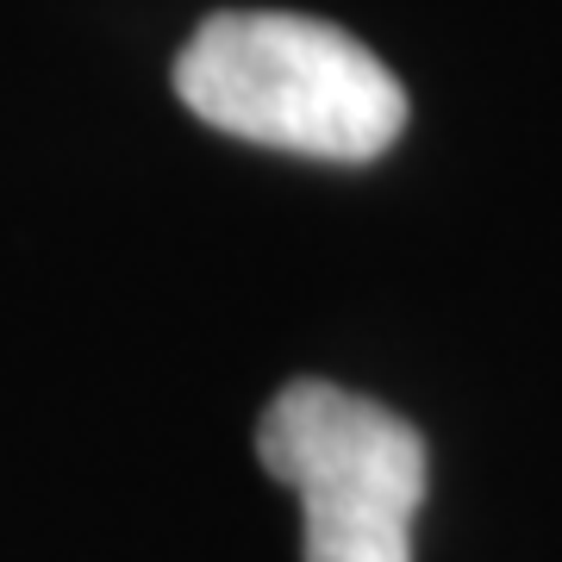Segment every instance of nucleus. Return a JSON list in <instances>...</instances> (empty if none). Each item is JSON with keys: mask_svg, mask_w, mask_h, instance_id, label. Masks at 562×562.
Wrapping results in <instances>:
<instances>
[{"mask_svg": "<svg viewBox=\"0 0 562 562\" xmlns=\"http://www.w3.org/2000/svg\"><path fill=\"white\" fill-rule=\"evenodd\" d=\"M257 457L301 494L306 562H413L425 438L401 413L331 382H288L257 425Z\"/></svg>", "mask_w": 562, "mask_h": 562, "instance_id": "2", "label": "nucleus"}, {"mask_svg": "<svg viewBox=\"0 0 562 562\" xmlns=\"http://www.w3.org/2000/svg\"><path fill=\"white\" fill-rule=\"evenodd\" d=\"M176 94L213 132L319 162H369L406 132L394 69L306 13H213L176 57Z\"/></svg>", "mask_w": 562, "mask_h": 562, "instance_id": "1", "label": "nucleus"}]
</instances>
